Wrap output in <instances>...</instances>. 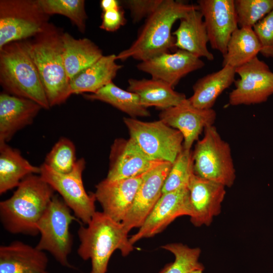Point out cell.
Returning <instances> with one entry per match:
<instances>
[{
    "label": "cell",
    "mask_w": 273,
    "mask_h": 273,
    "mask_svg": "<svg viewBox=\"0 0 273 273\" xmlns=\"http://www.w3.org/2000/svg\"><path fill=\"white\" fill-rule=\"evenodd\" d=\"M63 32L49 23L33 38L24 40L40 78L50 107L65 103L71 95L63 61Z\"/></svg>",
    "instance_id": "obj_1"
},
{
    "label": "cell",
    "mask_w": 273,
    "mask_h": 273,
    "mask_svg": "<svg viewBox=\"0 0 273 273\" xmlns=\"http://www.w3.org/2000/svg\"><path fill=\"white\" fill-rule=\"evenodd\" d=\"M54 191L40 175L24 178L12 196L0 202V219L5 230L13 234H38V222Z\"/></svg>",
    "instance_id": "obj_2"
},
{
    "label": "cell",
    "mask_w": 273,
    "mask_h": 273,
    "mask_svg": "<svg viewBox=\"0 0 273 273\" xmlns=\"http://www.w3.org/2000/svg\"><path fill=\"white\" fill-rule=\"evenodd\" d=\"M198 8L180 1L163 0L146 19L130 47L116 55L117 59L123 61L132 58L142 62L169 52L175 48V38L171 32L173 24Z\"/></svg>",
    "instance_id": "obj_3"
},
{
    "label": "cell",
    "mask_w": 273,
    "mask_h": 273,
    "mask_svg": "<svg viewBox=\"0 0 273 273\" xmlns=\"http://www.w3.org/2000/svg\"><path fill=\"white\" fill-rule=\"evenodd\" d=\"M80 225L77 231L80 244L77 253L84 260H90L89 273H106L113 252L120 251L123 256L133 250L127 232L103 212L96 211L90 221Z\"/></svg>",
    "instance_id": "obj_4"
},
{
    "label": "cell",
    "mask_w": 273,
    "mask_h": 273,
    "mask_svg": "<svg viewBox=\"0 0 273 273\" xmlns=\"http://www.w3.org/2000/svg\"><path fill=\"white\" fill-rule=\"evenodd\" d=\"M0 83L6 93L32 100L45 109L51 108L24 41L0 49Z\"/></svg>",
    "instance_id": "obj_5"
},
{
    "label": "cell",
    "mask_w": 273,
    "mask_h": 273,
    "mask_svg": "<svg viewBox=\"0 0 273 273\" xmlns=\"http://www.w3.org/2000/svg\"><path fill=\"white\" fill-rule=\"evenodd\" d=\"M193 152L194 173L196 175L231 187L236 175L232 151L214 125L204 130Z\"/></svg>",
    "instance_id": "obj_6"
},
{
    "label": "cell",
    "mask_w": 273,
    "mask_h": 273,
    "mask_svg": "<svg viewBox=\"0 0 273 273\" xmlns=\"http://www.w3.org/2000/svg\"><path fill=\"white\" fill-rule=\"evenodd\" d=\"M75 220L77 218L63 199L54 195L38 222L40 238L35 246L49 252L61 265L70 268L74 267L68 260L73 245L69 227Z\"/></svg>",
    "instance_id": "obj_7"
},
{
    "label": "cell",
    "mask_w": 273,
    "mask_h": 273,
    "mask_svg": "<svg viewBox=\"0 0 273 273\" xmlns=\"http://www.w3.org/2000/svg\"><path fill=\"white\" fill-rule=\"evenodd\" d=\"M49 16L38 0H1L0 49L36 36L48 24Z\"/></svg>",
    "instance_id": "obj_8"
},
{
    "label": "cell",
    "mask_w": 273,
    "mask_h": 273,
    "mask_svg": "<svg viewBox=\"0 0 273 273\" xmlns=\"http://www.w3.org/2000/svg\"><path fill=\"white\" fill-rule=\"evenodd\" d=\"M130 138L152 160L173 163L183 149L184 137L161 120L145 122L124 117Z\"/></svg>",
    "instance_id": "obj_9"
},
{
    "label": "cell",
    "mask_w": 273,
    "mask_h": 273,
    "mask_svg": "<svg viewBox=\"0 0 273 273\" xmlns=\"http://www.w3.org/2000/svg\"><path fill=\"white\" fill-rule=\"evenodd\" d=\"M85 161L83 158L77 160L72 170L61 173L45 163L40 166L39 175L62 197L63 200L83 224H87L96 212L94 193L87 194L84 187L82 173Z\"/></svg>",
    "instance_id": "obj_10"
},
{
    "label": "cell",
    "mask_w": 273,
    "mask_h": 273,
    "mask_svg": "<svg viewBox=\"0 0 273 273\" xmlns=\"http://www.w3.org/2000/svg\"><path fill=\"white\" fill-rule=\"evenodd\" d=\"M236 72L240 78L235 80V88L229 94L230 105L260 104L273 94V72L257 57L236 68Z\"/></svg>",
    "instance_id": "obj_11"
},
{
    "label": "cell",
    "mask_w": 273,
    "mask_h": 273,
    "mask_svg": "<svg viewBox=\"0 0 273 273\" xmlns=\"http://www.w3.org/2000/svg\"><path fill=\"white\" fill-rule=\"evenodd\" d=\"M172 164L161 161L147 171L133 204L122 224L129 232L140 228L162 195V189Z\"/></svg>",
    "instance_id": "obj_12"
},
{
    "label": "cell",
    "mask_w": 273,
    "mask_h": 273,
    "mask_svg": "<svg viewBox=\"0 0 273 273\" xmlns=\"http://www.w3.org/2000/svg\"><path fill=\"white\" fill-rule=\"evenodd\" d=\"M190 215L188 186L162 194L139 231L129 238L133 245L139 240L162 232L178 217Z\"/></svg>",
    "instance_id": "obj_13"
},
{
    "label": "cell",
    "mask_w": 273,
    "mask_h": 273,
    "mask_svg": "<svg viewBox=\"0 0 273 273\" xmlns=\"http://www.w3.org/2000/svg\"><path fill=\"white\" fill-rule=\"evenodd\" d=\"M199 10L206 26L211 47L222 55L238 27L234 0H199Z\"/></svg>",
    "instance_id": "obj_14"
},
{
    "label": "cell",
    "mask_w": 273,
    "mask_h": 273,
    "mask_svg": "<svg viewBox=\"0 0 273 273\" xmlns=\"http://www.w3.org/2000/svg\"><path fill=\"white\" fill-rule=\"evenodd\" d=\"M225 187L201 178L193 173L190 179L189 191L190 221L195 226H209L219 215L226 194Z\"/></svg>",
    "instance_id": "obj_15"
},
{
    "label": "cell",
    "mask_w": 273,
    "mask_h": 273,
    "mask_svg": "<svg viewBox=\"0 0 273 273\" xmlns=\"http://www.w3.org/2000/svg\"><path fill=\"white\" fill-rule=\"evenodd\" d=\"M159 118L181 132L184 137L183 148L191 150L205 128L213 125L216 113L213 109L196 108L186 98L178 105L162 110Z\"/></svg>",
    "instance_id": "obj_16"
},
{
    "label": "cell",
    "mask_w": 273,
    "mask_h": 273,
    "mask_svg": "<svg viewBox=\"0 0 273 273\" xmlns=\"http://www.w3.org/2000/svg\"><path fill=\"white\" fill-rule=\"evenodd\" d=\"M146 172L119 180L105 178L99 183L94 194L103 212L114 220L122 222L133 204Z\"/></svg>",
    "instance_id": "obj_17"
},
{
    "label": "cell",
    "mask_w": 273,
    "mask_h": 273,
    "mask_svg": "<svg viewBox=\"0 0 273 273\" xmlns=\"http://www.w3.org/2000/svg\"><path fill=\"white\" fill-rule=\"evenodd\" d=\"M205 65L199 58L178 50L173 53H165L137 65L138 69L149 74L152 78L161 80L174 87L180 79L189 73Z\"/></svg>",
    "instance_id": "obj_18"
},
{
    "label": "cell",
    "mask_w": 273,
    "mask_h": 273,
    "mask_svg": "<svg viewBox=\"0 0 273 273\" xmlns=\"http://www.w3.org/2000/svg\"><path fill=\"white\" fill-rule=\"evenodd\" d=\"M109 159L106 178L111 180L141 175L161 162L150 159L130 138L114 141L111 147Z\"/></svg>",
    "instance_id": "obj_19"
},
{
    "label": "cell",
    "mask_w": 273,
    "mask_h": 273,
    "mask_svg": "<svg viewBox=\"0 0 273 273\" xmlns=\"http://www.w3.org/2000/svg\"><path fill=\"white\" fill-rule=\"evenodd\" d=\"M41 108L32 100L1 93L0 143H7L18 131L30 125Z\"/></svg>",
    "instance_id": "obj_20"
},
{
    "label": "cell",
    "mask_w": 273,
    "mask_h": 273,
    "mask_svg": "<svg viewBox=\"0 0 273 273\" xmlns=\"http://www.w3.org/2000/svg\"><path fill=\"white\" fill-rule=\"evenodd\" d=\"M44 251L16 241L0 247V273H50Z\"/></svg>",
    "instance_id": "obj_21"
},
{
    "label": "cell",
    "mask_w": 273,
    "mask_h": 273,
    "mask_svg": "<svg viewBox=\"0 0 273 273\" xmlns=\"http://www.w3.org/2000/svg\"><path fill=\"white\" fill-rule=\"evenodd\" d=\"M175 47L200 58L212 61L214 57L207 48L208 36L203 16L199 8L190 11L180 20L178 28L172 32Z\"/></svg>",
    "instance_id": "obj_22"
},
{
    "label": "cell",
    "mask_w": 273,
    "mask_h": 273,
    "mask_svg": "<svg viewBox=\"0 0 273 273\" xmlns=\"http://www.w3.org/2000/svg\"><path fill=\"white\" fill-rule=\"evenodd\" d=\"M127 90L136 94L146 108L155 107L162 110L176 106L186 99L184 94L175 91L168 83L151 78L128 80Z\"/></svg>",
    "instance_id": "obj_23"
},
{
    "label": "cell",
    "mask_w": 273,
    "mask_h": 273,
    "mask_svg": "<svg viewBox=\"0 0 273 273\" xmlns=\"http://www.w3.org/2000/svg\"><path fill=\"white\" fill-rule=\"evenodd\" d=\"M116 55H103L94 64L86 68L70 81L71 95L94 93L113 82L122 66L116 63Z\"/></svg>",
    "instance_id": "obj_24"
},
{
    "label": "cell",
    "mask_w": 273,
    "mask_h": 273,
    "mask_svg": "<svg viewBox=\"0 0 273 273\" xmlns=\"http://www.w3.org/2000/svg\"><path fill=\"white\" fill-rule=\"evenodd\" d=\"M62 41L64 64L70 81L103 56L102 50L88 38L76 39L64 32Z\"/></svg>",
    "instance_id": "obj_25"
},
{
    "label": "cell",
    "mask_w": 273,
    "mask_h": 273,
    "mask_svg": "<svg viewBox=\"0 0 273 273\" xmlns=\"http://www.w3.org/2000/svg\"><path fill=\"white\" fill-rule=\"evenodd\" d=\"M236 69L228 66L199 79L193 87V94L188 99L194 107L212 109L217 98L235 81Z\"/></svg>",
    "instance_id": "obj_26"
},
{
    "label": "cell",
    "mask_w": 273,
    "mask_h": 273,
    "mask_svg": "<svg viewBox=\"0 0 273 273\" xmlns=\"http://www.w3.org/2000/svg\"><path fill=\"white\" fill-rule=\"evenodd\" d=\"M40 166L32 165L16 149L0 143V194L17 188L26 177L40 174Z\"/></svg>",
    "instance_id": "obj_27"
},
{
    "label": "cell",
    "mask_w": 273,
    "mask_h": 273,
    "mask_svg": "<svg viewBox=\"0 0 273 273\" xmlns=\"http://www.w3.org/2000/svg\"><path fill=\"white\" fill-rule=\"evenodd\" d=\"M259 40L251 27L238 28L232 34L226 53L223 55L222 67L237 68L248 63L260 53Z\"/></svg>",
    "instance_id": "obj_28"
},
{
    "label": "cell",
    "mask_w": 273,
    "mask_h": 273,
    "mask_svg": "<svg viewBox=\"0 0 273 273\" xmlns=\"http://www.w3.org/2000/svg\"><path fill=\"white\" fill-rule=\"evenodd\" d=\"M84 96L87 100H98L109 104L131 118L150 115L149 110L141 104L136 94L124 90L113 82L94 93Z\"/></svg>",
    "instance_id": "obj_29"
},
{
    "label": "cell",
    "mask_w": 273,
    "mask_h": 273,
    "mask_svg": "<svg viewBox=\"0 0 273 273\" xmlns=\"http://www.w3.org/2000/svg\"><path fill=\"white\" fill-rule=\"evenodd\" d=\"M161 248L172 253L175 260L166 264L159 273H190L196 269H204L199 261L201 252L199 248H190L180 243L168 244Z\"/></svg>",
    "instance_id": "obj_30"
},
{
    "label": "cell",
    "mask_w": 273,
    "mask_h": 273,
    "mask_svg": "<svg viewBox=\"0 0 273 273\" xmlns=\"http://www.w3.org/2000/svg\"><path fill=\"white\" fill-rule=\"evenodd\" d=\"M43 11L49 16L60 14L68 18L78 28L84 33L87 16L84 0H38Z\"/></svg>",
    "instance_id": "obj_31"
},
{
    "label": "cell",
    "mask_w": 273,
    "mask_h": 273,
    "mask_svg": "<svg viewBox=\"0 0 273 273\" xmlns=\"http://www.w3.org/2000/svg\"><path fill=\"white\" fill-rule=\"evenodd\" d=\"M193 173V152L183 148L172 163L164 184L162 194L188 186Z\"/></svg>",
    "instance_id": "obj_32"
},
{
    "label": "cell",
    "mask_w": 273,
    "mask_h": 273,
    "mask_svg": "<svg viewBox=\"0 0 273 273\" xmlns=\"http://www.w3.org/2000/svg\"><path fill=\"white\" fill-rule=\"evenodd\" d=\"M77 160L74 143L62 137L47 154L44 163L57 172L68 173L72 170Z\"/></svg>",
    "instance_id": "obj_33"
},
{
    "label": "cell",
    "mask_w": 273,
    "mask_h": 273,
    "mask_svg": "<svg viewBox=\"0 0 273 273\" xmlns=\"http://www.w3.org/2000/svg\"><path fill=\"white\" fill-rule=\"evenodd\" d=\"M239 28L251 27L273 10V0H235Z\"/></svg>",
    "instance_id": "obj_34"
},
{
    "label": "cell",
    "mask_w": 273,
    "mask_h": 273,
    "mask_svg": "<svg viewBox=\"0 0 273 273\" xmlns=\"http://www.w3.org/2000/svg\"><path fill=\"white\" fill-rule=\"evenodd\" d=\"M253 29L260 44V53L264 57L273 59V10Z\"/></svg>",
    "instance_id": "obj_35"
},
{
    "label": "cell",
    "mask_w": 273,
    "mask_h": 273,
    "mask_svg": "<svg viewBox=\"0 0 273 273\" xmlns=\"http://www.w3.org/2000/svg\"><path fill=\"white\" fill-rule=\"evenodd\" d=\"M163 0H125L122 3L130 11L134 23L147 18L161 4Z\"/></svg>",
    "instance_id": "obj_36"
},
{
    "label": "cell",
    "mask_w": 273,
    "mask_h": 273,
    "mask_svg": "<svg viewBox=\"0 0 273 273\" xmlns=\"http://www.w3.org/2000/svg\"><path fill=\"white\" fill-rule=\"evenodd\" d=\"M126 23L124 12L121 8L103 12L100 28L109 32L119 29Z\"/></svg>",
    "instance_id": "obj_37"
},
{
    "label": "cell",
    "mask_w": 273,
    "mask_h": 273,
    "mask_svg": "<svg viewBox=\"0 0 273 273\" xmlns=\"http://www.w3.org/2000/svg\"><path fill=\"white\" fill-rule=\"evenodd\" d=\"M120 3L117 0H102L100 2V7L103 12L121 8Z\"/></svg>",
    "instance_id": "obj_38"
},
{
    "label": "cell",
    "mask_w": 273,
    "mask_h": 273,
    "mask_svg": "<svg viewBox=\"0 0 273 273\" xmlns=\"http://www.w3.org/2000/svg\"><path fill=\"white\" fill-rule=\"evenodd\" d=\"M203 270L204 269H196L192 270L190 273H203Z\"/></svg>",
    "instance_id": "obj_39"
}]
</instances>
